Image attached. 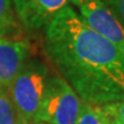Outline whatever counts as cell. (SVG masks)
<instances>
[{"label":"cell","instance_id":"6da1fadb","mask_svg":"<svg viewBox=\"0 0 124 124\" xmlns=\"http://www.w3.org/2000/svg\"><path fill=\"white\" fill-rule=\"evenodd\" d=\"M44 51L83 102L124 101V53L92 30L71 6L45 28Z\"/></svg>","mask_w":124,"mask_h":124},{"label":"cell","instance_id":"7a4b0ae2","mask_svg":"<svg viewBox=\"0 0 124 124\" xmlns=\"http://www.w3.org/2000/svg\"><path fill=\"white\" fill-rule=\"evenodd\" d=\"M49 77L45 63L27 60L7 91L20 118L30 123L37 121Z\"/></svg>","mask_w":124,"mask_h":124},{"label":"cell","instance_id":"3957f363","mask_svg":"<svg viewBox=\"0 0 124 124\" xmlns=\"http://www.w3.org/2000/svg\"><path fill=\"white\" fill-rule=\"evenodd\" d=\"M80 100L70 85L60 76H51L37 121L47 124H76Z\"/></svg>","mask_w":124,"mask_h":124},{"label":"cell","instance_id":"277c9868","mask_svg":"<svg viewBox=\"0 0 124 124\" xmlns=\"http://www.w3.org/2000/svg\"><path fill=\"white\" fill-rule=\"evenodd\" d=\"M82 20L92 30L124 53V28L101 0H71Z\"/></svg>","mask_w":124,"mask_h":124},{"label":"cell","instance_id":"5b68a950","mask_svg":"<svg viewBox=\"0 0 124 124\" xmlns=\"http://www.w3.org/2000/svg\"><path fill=\"white\" fill-rule=\"evenodd\" d=\"M14 13L29 31L46 28L61 10L70 6L71 0H12Z\"/></svg>","mask_w":124,"mask_h":124},{"label":"cell","instance_id":"8992f818","mask_svg":"<svg viewBox=\"0 0 124 124\" xmlns=\"http://www.w3.org/2000/svg\"><path fill=\"white\" fill-rule=\"evenodd\" d=\"M29 46L23 40L0 38V92H7L28 60Z\"/></svg>","mask_w":124,"mask_h":124},{"label":"cell","instance_id":"52a82bcc","mask_svg":"<svg viewBox=\"0 0 124 124\" xmlns=\"http://www.w3.org/2000/svg\"><path fill=\"white\" fill-rule=\"evenodd\" d=\"M76 124H108L101 106L89 105L82 101Z\"/></svg>","mask_w":124,"mask_h":124},{"label":"cell","instance_id":"ba28073f","mask_svg":"<svg viewBox=\"0 0 124 124\" xmlns=\"http://www.w3.org/2000/svg\"><path fill=\"white\" fill-rule=\"evenodd\" d=\"M15 25L12 0H0V38H5Z\"/></svg>","mask_w":124,"mask_h":124},{"label":"cell","instance_id":"9c48e42d","mask_svg":"<svg viewBox=\"0 0 124 124\" xmlns=\"http://www.w3.org/2000/svg\"><path fill=\"white\" fill-rule=\"evenodd\" d=\"M0 124H18V115L7 92H0Z\"/></svg>","mask_w":124,"mask_h":124},{"label":"cell","instance_id":"30bf717a","mask_svg":"<svg viewBox=\"0 0 124 124\" xmlns=\"http://www.w3.org/2000/svg\"><path fill=\"white\" fill-rule=\"evenodd\" d=\"M101 107L108 124H124V101L111 102Z\"/></svg>","mask_w":124,"mask_h":124},{"label":"cell","instance_id":"8fae6325","mask_svg":"<svg viewBox=\"0 0 124 124\" xmlns=\"http://www.w3.org/2000/svg\"><path fill=\"white\" fill-rule=\"evenodd\" d=\"M115 14L117 20L124 28V0H101Z\"/></svg>","mask_w":124,"mask_h":124},{"label":"cell","instance_id":"7c38bea8","mask_svg":"<svg viewBox=\"0 0 124 124\" xmlns=\"http://www.w3.org/2000/svg\"><path fill=\"white\" fill-rule=\"evenodd\" d=\"M18 124H32V123L28 122V121H24V120H22V118L18 117Z\"/></svg>","mask_w":124,"mask_h":124},{"label":"cell","instance_id":"4fadbf2b","mask_svg":"<svg viewBox=\"0 0 124 124\" xmlns=\"http://www.w3.org/2000/svg\"><path fill=\"white\" fill-rule=\"evenodd\" d=\"M32 124H47V123H45V122H40V121H36V122H33Z\"/></svg>","mask_w":124,"mask_h":124}]
</instances>
